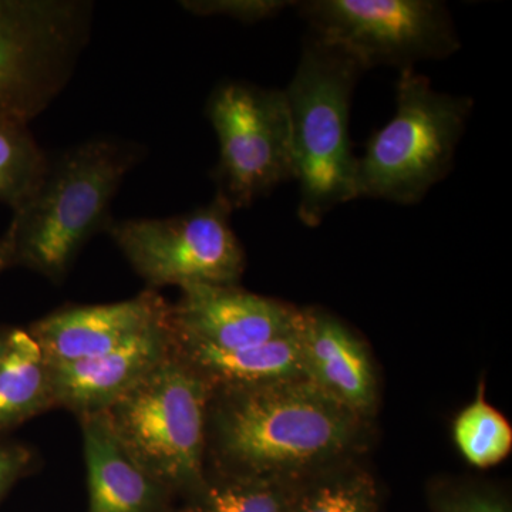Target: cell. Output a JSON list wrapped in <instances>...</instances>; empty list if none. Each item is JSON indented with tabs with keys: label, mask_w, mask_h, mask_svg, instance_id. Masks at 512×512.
<instances>
[{
	"label": "cell",
	"mask_w": 512,
	"mask_h": 512,
	"mask_svg": "<svg viewBox=\"0 0 512 512\" xmlns=\"http://www.w3.org/2000/svg\"><path fill=\"white\" fill-rule=\"evenodd\" d=\"M49 160L26 124L0 121V204L16 210L45 177Z\"/></svg>",
	"instance_id": "obj_19"
},
{
	"label": "cell",
	"mask_w": 512,
	"mask_h": 512,
	"mask_svg": "<svg viewBox=\"0 0 512 512\" xmlns=\"http://www.w3.org/2000/svg\"><path fill=\"white\" fill-rule=\"evenodd\" d=\"M170 316L171 303L147 289L126 301L64 306L33 322L28 332L50 365H63L121 348Z\"/></svg>",
	"instance_id": "obj_11"
},
{
	"label": "cell",
	"mask_w": 512,
	"mask_h": 512,
	"mask_svg": "<svg viewBox=\"0 0 512 512\" xmlns=\"http://www.w3.org/2000/svg\"><path fill=\"white\" fill-rule=\"evenodd\" d=\"M207 113L220 146L217 195L232 211L295 178L284 90L224 83L211 94Z\"/></svg>",
	"instance_id": "obj_9"
},
{
	"label": "cell",
	"mask_w": 512,
	"mask_h": 512,
	"mask_svg": "<svg viewBox=\"0 0 512 512\" xmlns=\"http://www.w3.org/2000/svg\"><path fill=\"white\" fill-rule=\"evenodd\" d=\"M379 493L365 471L309 478L296 485L288 512H377Z\"/></svg>",
	"instance_id": "obj_20"
},
{
	"label": "cell",
	"mask_w": 512,
	"mask_h": 512,
	"mask_svg": "<svg viewBox=\"0 0 512 512\" xmlns=\"http://www.w3.org/2000/svg\"><path fill=\"white\" fill-rule=\"evenodd\" d=\"M9 268H12V252H10L9 239L6 234H3L0 237V275Z\"/></svg>",
	"instance_id": "obj_24"
},
{
	"label": "cell",
	"mask_w": 512,
	"mask_h": 512,
	"mask_svg": "<svg viewBox=\"0 0 512 512\" xmlns=\"http://www.w3.org/2000/svg\"><path fill=\"white\" fill-rule=\"evenodd\" d=\"M181 8L195 16H224L244 23L275 18L295 2L288 0H184Z\"/></svg>",
	"instance_id": "obj_21"
},
{
	"label": "cell",
	"mask_w": 512,
	"mask_h": 512,
	"mask_svg": "<svg viewBox=\"0 0 512 512\" xmlns=\"http://www.w3.org/2000/svg\"><path fill=\"white\" fill-rule=\"evenodd\" d=\"M208 473L302 483L359 448L366 419L303 379L211 387Z\"/></svg>",
	"instance_id": "obj_1"
},
{
	"label": "cell",
	"mask_w": 512,
	"mask_h": 512,
	"mask_svg": "<svg viewBox=\"0 0 512 512\" xmlns=\"http://www.w3.org/2000/svg\"><path fill=\"white\" fill-rule=\"evenodd\" d=\"M484 393L481 383L476 399L458 413L453 424L458 451L468 464L480 470L497 466L512 450L511 424L487 402Z\"/></svg>",
	"instance_id": "obj_18"
},
{
	"label": "cell",
	"mask_w": 512,
	"mask_h": 512,
	"mask_svg": "<svg viewBox=\"0 0 512 512\" xmlns=\"http://www.w3.org/2000/svg\"><path fill=\"white\" fill-rule=\"evenodd\" d=\"M83 0H0V121L26 124L49 109L89 42Z\"/></svg>",
	"instance_id": "obj_6"
},
{
	"label": "cell",
	"mask_w": 512,
	"mask_h": 512,
	"mask_svg": "<svg viewBox=\"0 0 512 512\" xmlns=\"http://www.w3.org/2000/svg\"><path fill=\"white\" fill-rule=\"evenodd\" d=\"M39 453L22 441L0 437V504L23 478L39 467Z\"/></svg>",
	"instance_id": "obj_23"
},
{
	"label": "cell",
	"mask_w": 512,
	"mask_h": 512,
	"mask_svg": "<svg viewBox=\"0 0 512 512\" xmlns=\"http://www.w3.org/2000/svg\"><path fill=\"white\" fill-rule=\"evenodd\" d=\"M55 407L50 363L28 329L13 328L0 360V437Z\"/></svg>",
	"instance_id": "obj_16"
},
{
	"label": "cell",
	"mask_w": 512,
	"mask_h": 512,
	"mask_svg": "<svg viewBox=\"0 0 512 512\" xmlns=\"http://www.w3.org/2000/svg\"><path fill=\"white\" fill-rule=\"evenodd\" d=\"M232 208L221 197L170 218H138L107 225L111 239L147 289L190 285L238 286L244 248L231 227Z\"/></svg>",
	"instance_id": "obj_7"
},
{
	"label": "cell",
	"mask_w": 512,
	"mask_h": 512,
	"mask_svg": "<svg viewBox=\"0 0 512 512\" xmlns=\"http://www.w3.org/2000/svg\"><path fill=\"white\" fill-rule=\"evenodd\" d=\"M12 326L0 325V360L5 355L9 346L10 335H12Z\"/></svg>",
	"instance_id": "obj_25"
},
{
	"label": "cell",
	"mask_w": 512,
	"mask_h": 512,
	"mask_svg": "<svg viewBox=\"0 0 512 512\" xmlns=\"http://www.w3.org/2000/svg\"><path fill=\"white\" fill-rule=\"evenodd\" d=\"M301 316L302 309L239 286L190 285L171 305V329L180 345L237 350L288 335Z\"/></svg>",
	"instance_id": "obj_10"
},
{
	"label": "cell",
	"mask_w": 512,
	"mask_h": 512,
	"mask_svg": "<svg viewBox=\"0 0 512 512\" xmlns=\"http://www.w3.org/2000/svg\"><path fill=\"white\" fill-rule=\"evenodd\" d=\"M211 386L171 350L160 365L110 404L101 419L114 439L178 501L208 478Z\"/></svg>",
	"instance_id": "obj_4"
},
{
	"label": "cell",
	"mask_w": 512,
	"mask_h": 512,
	"mask_svg": "<svg viewBox=\"0 0 512 512\" xmlns=\"http://www.w3.org/2000/svg\"><path fill=\"white\" fill-rule=\"evenodd\" d=\"M474 100L439 93L414 69L400 70L396 113L357 157L355 198L417 204L450 171Z\"/></svg>",
	"instance_id": "obj_5"
},
{
	"label": "cell",
	"mask_w": 512,
	"mask_h": 512,
	"mask_svg": "<svg viewBox=\"0 0 512 512\" xmlns=\"http://www.w3.org/2000/svg\"><path fill=\"white\" fill-rule=\"evenodd\" d=\"M299 329L301 323L288 335L251 348L217 350L180 345L174 340V349L211 387L258 386L305 379Z\"/></svg>",
	"instance_id": "obj_15"
},
{
	"label": "cell",
	"mask_w": 512,
	"mask_h": 512,
	"mask_svg": "<svg viewBox=\"0 0 512 512\" xmlns=\"http://www.w3.org/2000/svg\"><path fill=\"white\" fill-rule=\"evenodd\" d=\"M174 348L170 320L127 345L104 355L50 365L56 407L77 419L103 413L170 355Z\"/></svg>",
	"instance_id": "obj_12"
},
{
	"label": "cell",
	"mask_w": 512,
	"mask_h": 512,
	"mask_svg": "<svg viewBox=\"0 0 512 512\" xmlns=\"http://www.w3.org/2000/svg\"><path fill=\"white\" fill-rule=\"evenodd\" d=\"M431 505L433 512H512L507 495L478 485L440 488L431 497Z\"/></svg>",
	"instance_id": "obj_22"
},
{
	"label": "cell",
	"mask_w": 512,
	"mask_h": 512,
	"mask_svg": "<svg viewBox=\"0 0 512 512\" xmlns=\"http://www.w3.org/2000/svg\"><path fill=\"white\" fill-rule=\"evenodd\" d=\"M312 36L342 50L363 70L413 69L460 49L453 19L436 0H309L296 3Z\"/></svg>",
	"instance_id": "obj_8"
},
{
	"label": "cell",
	"mask_w": 512,
	"mask_h": 512,
	"mask_svg": "<svg viewBox=\"0 0 512 512\" xmlns=\"http://www.w3.org/2000/svg\"><path fill=\"white\" fill-rule=\"evenodd\" d=\"M303 376L320 392L369 420L377 406L375 367L365 343L338 318L302 309Z\"/></svg>",
	"instance_id": "obj_13"
},
{
	"label": "cell",
	"mask_w": 512,
	"mask_h": 512,
	"mask_svg": "<svg viewBox=\"0 0 512 512\" xmlns=\"http://www.w3.org/2000/svg\"><path fill=\"white\" fill-rule=\"evenodd\" d=\"M298 484L208 473L204 487L174 512H288Z\"/></svg>",
	"instance_id": "obj_17"
},
{
	"label": "cell",
	"mask_w": 512,
	"mask_h": 512,
	"mask_svg": "<svg viewBox=\"0 0 512 512\" xmlns=\"http://www.w3.org/2000/svg\"><path fill=\"white\" fill-rule=\"evenodd\" d=\"M138 161L137 147L96 138L49 164L6 229L12 266L62 284L87 241L109 225L114 195Z\"/></svg>",
	"instance_id": "obj_2"
},
{
	"label": "cell",
	"mask_w": 512,
	"mask_h": 512,
	"mask_svg": "<svg viewBox=\"0 0 512 512\" xmlns=\"http://www.w3.org/2000/svg\"><path fill=\"white\" fill-rule=\"evenodd\" d=\"M365 70L336 47L311 37L284 90L291 123L298 217L318 227L330 211L355 198L357 157L350 140V107Z\"/></svg>",
	"instance_id": "obj_3"
},
{
	"label": "cell",
	"mask_w": 512,
	"mask_h": 512,
	"mask_svg": "<svg viewBox=\"0 0 512 512\" xmlns=\"http://www.w3.org/2000/svg\"><path fill=\"white\" fill-rule=\"evenodd\" d=\"M86 466L87 512H174L177 498L148 474L100 414L79 419Z\"/></svg>",
	"instance_id": "obj_14"
}]
</instances>
